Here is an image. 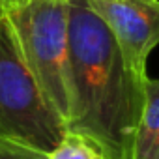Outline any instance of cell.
<instances>
[{"label":"cell","mask_w":159,"mask_h":159,"mask_svg":"<svg viewBox=\"0 0 159 159\" xmlns=\"http://www.w3.org/2000/svg\"><path fill=\"white\" fill-rule=\"evenodd\" d=\"M67 129L92 140L105 159H131L146 84L129 73L107 25L86 0H69Z\"/></svg>","instance_id":"cell-1"},{"label":"cell","mask_w":159,"mask_h":159,"mask_svg":"<svg viewBox=\"0 0 159 159\" xmlns=\"http://www.w3.org/2000/svg\"><path fill=\"white\" fill-rule=\"evenodd\" d=\"M19 51L52 111L67 127L69 88V0H10L0 10Z\"/></svg>","instance_id":"cell-2"},{"label":"cell","mask_w":159,"mask_h":159,"mask_svg":"<svg viewBox=\"0 0 159 159\" xmlns=\"http://www.w3.org/2000/svg\"><path fill=\"white\" fill-rule=\"evenodd\" d=\"M67 131L41 94L0 11V139L49 153Z\"/></svg>","instance_id":"cell-3"},{"label":"cell","mask_w":159,"mask_h":159,"mask_svg":"<svg viewBox=\"0 0 159 159\" xmlns=\"http://www.w3.org/2000/svg\"><path fill=\"white\" fill-rule=\"evenodd\" d=\"M112 34L125 67L140 84L148 83L146 62L159 45V0H86Z\"/></svg>","instance_id":"cell-4"},{"label":"cell","mask_w":159,"mask_h":159,"mask_svg":"<svg viewBox=\"0 0 159 159\" xmlns=\"http://www.w3.org/2000/svg\"><path fill=\"white\" fill-rule=\"evenodd\" d=\"M131 159H159V79H148L144 111L135 133Z\"/></svg>","instance_id":"cell-5"},{"label":"cell","mask_w":159,"mask_h":159,"mask_svg":"<svg viewBox=\"0 0 159 159\" xmlns=\"http://www.w3.org/2000/svg\"><path fill=\"white\" fill-rule=\"evenodd\" d=\"M47 159H105V157L92 140L67 129L62 140L47 153Z\"/></svg>","instance_id":"cell-6"},{"label":"cell","mask_w":159,"mask_h":159,"mask_svg":"<svg viewBox=\"0 0 159 159\" xmlns=\"http://www.w3.org/2000/svg\"><path fill=\"white\" fill-rule=\"evenodd\" d=\"M0 159H47V153L0 139Z\"/></svg>","instance_id":"cell-7"},{"label":"cell","mask_w":159,"mask_h":159,"mask_svg":"<svg viewBox=\"0 0 159 159\" xmlns=\"http://www.w3.org/2000/svg\"><path fill=\"white\" fill-rule=\"evenodd\" d=\"M4 2H6V0H0V8H2V6H4Z\"/></svg>","instance_id":"cell-8"},{"label":"cell","mask_w":159,"mask_h":159,"mask_svg":"<svg viewBox=\"0 0 159 159\" xmlns=\"http://www.w3.org/2000/svg\"><path fill=\"white\" fill-rule=\"evenodd\" d=\"M6 2H10V0H6ZM6 2H4V4H6ZM0 10H2V8H0Z\"/></svg>","instance_id":"cell-9"}]
</instances>
